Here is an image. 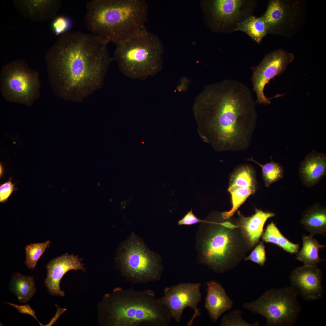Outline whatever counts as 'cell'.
Returning a JSON list of instances; mask_svg holds the SVG:
<instances>
[{"instance_id": "9a60e30c", "label": "cell", "mask_w": 326, "mask_h": 326, "mask_svg": "<svg viewBox=\"0 0 326 326\" xmlns=\"http://www.w3.org/2000/svg\"><path fill=\"white\" fill-rule=\"evenodd\" d=\"M13 4L25 19L42 22L54 20L62 3L59 0H16Z\"/></svg>"}, {"instance_id": "6da1fadb", "label": "cell", "mask_w": 326, "mask_h": 326, "mask_svg": "<svg viewBox=\"0 0 326 326\" xmlns=\"http://www.w3.org/2000/svg\"><path fill=\"white\" fill-rule=\"evenodd\" d=\"M193 110L201 138L218 151L249 147L256 124L255 103L245 85L231 80L208 85Z\"/></svg>"}, {"instance_id": "4fadbf2b", "label": "cell", "mask_w": 326, "mask_h": 326, "mask_svg": "<svg viewBox=\"0 0 326 326\" xmlns=\"http://www.w3.org/2000/svg\"><path fill=\"white\" fill-rule=\"evenodd\" d=\"M322 273L317 267L303 265L292 270L289 276L292 285L297 294L305 300L321 298L323 290L321 285Z\"/></svg>"}, {"instance_id": "ba28073f", "label": "cell", "mask_w": 326, "mask_h": 326, "mask_svg": "<svg viewBox=\"0 0 326 326\" xmlns=\"http://www.w3.org/2000/svg\"><path fill=\"white\" fill-rule=\"evenodd\" d=\"M297 293L292 286L268 289L243 307L264 317L268 326H291L296 322L301 308Z\"/></svg>"}, {"instance_id": "4316f807", "label": "cell", "mask_w": 326, "mask_h": 326, "mask_svg": "<svg viewBox=\"0 0 326 326\" xmlns=\"http://www.w3.org/2000/svg\"><path fill=\"white\" fill-rule=\"evenodd\" d=\"M255 190L249 188L238 187L228 190L231 195L232 207L229 211L222 213V218L227 219L232 216L238 208Z\"/></svg>"}, {"instance_id": "2e32d148", "label": "cell", "mask_w": 326, "mask_h": 326, "mask_svg": "<svg viewBox=\"0 0 326 326\" xmlns=\"http://www.w3.org/2000/svg\"><path fill=\"white\" fill-rule=\"evenodd\" d=\"M206 285L205 306L215 323L224 313L232 308L233 302L219 282L212 280L207 281Z\"/></svg>"}, {"instance_id": "1f68e13d", "label": "cell", "mask_w": 326, "mask_h": 326, "mask_svg": "<svg viewBox=\"0 0 326 326\" xmlns=\"http://www.w3.org/2000/svg\"><path fill=\"white\" fill-rule=\"evenodd\" d=\"M15 190L14 184L12 183L11 179L10 177L8 181L0 185V202L4 203L6 202L13 191Z\"/></svg>"}, {"instance_id": "8fae6325", "label": "cell", "mask_w": 326, "mask_h": 326, "mask_svg": "<svg viewBox=\"0 0 326 326\" xmlns=\"http://www.w3.org/2000/svg\"><path fill=\"white\" fill-rule=\"evenodd\" d=\"M201 287L200 283H181L166 287L164 295L158 299L178 323L181 320L184 309L187 307L192 308L194 313L187 324L191 326L195 319L201 315L198 307L201 300Z\"/></svg>"}, {"instance_id": "277c9868", "label": "cell", "mask_w": 326, "mask_h": 326, "mask_svg": "<svg viewBox=\"0 0 326 326\" xmlns=\"http://www.w3.org/2000/svg\"><path fill=\"white\" fill-rule=\"evenodd\" d=\"M148 10L143 0H92L85 22L92 34L115 43L144 26Z\"/></svg>"}, {"instance_id": "44dd1931", "label": "cell", "mask_w": 326, "mask_h": 326, "mask_svg": "<svg viewBox=\"0 0 326 326\" xmlns=\"http://www.w3.org/2000/svg\"><path fill=\"white\" fill-rule=\"evenodd\" d=\"M243 2L237 0L213 1L211 9L213 19L220 23L232 21L240 14Z\"/></svg>"}, {"instance_id": "f1b7e54d", "label": "cell", "mask_w": 326, "mask_h": 326, "mask_svg": "<svg viewBox=\"0 0 326 326\" xmlns=\"http://www.w3.org/2000/svg\"><path fill=\"white\" fill-rule=\"evenodd\" d=\"M242 311L239 309L234 310L225 314L221 319L220 326H258L259 323L256 322L249 323L242 317Z\"/></svg>"}, {"instance_id": "9c48e42d", "label": "cell", "mask_w": 326, "mask_h": 326, "mask_svg": "<svg viewBox=\"0 0 326 326\" xmlns=\"http://www.w3.org/2000/svg\"><path fill=\"white\" fill-rule=\"evenodd\" d=\"M0 89L9 101L30 106L40 96L39 74L27 62L17 59L4 65L0 74Z\"/></svg>"}, {"instance_id": "30bf717a", "label": "cell", "mask_w": 326, "mask_h": 326, "mask_svg": "<svg viewBox=\"0 0 326 326\" xmlns=\"http://www.w3.org/2000/svg\"><path fill=\"white\" fill-rule=\"evenodd\" d=\"M306 4L302 0L270 1L261 17L267 25L268 33L286 37L294 36L305 21Z\"/></svg>"}, {"instance_id": "603a6c76", "label": "cell", "mask_w": 326, "mask_h": 326, "mask_svg": "<svg viewBox=\"0 0 326 326\" xmlns=\"http://www.w3.org/2000/svg\"><path fill=\"white\" fill-rule=\"evenodd\" d=\"M262 236L263 241L276 245L290 254L297 253L300 248L299 244L292 242L284 237L273 222L268 225Z\"/></svg>"}, {"instance_id": "f546056e", "label": "cell", "mask_w": 326, "mask_h": 326, "mask_svg": "<svg viewBox=\"0 0 326 326\" xmlns=\"http://www.w3.org/2000/svg\"><path fill=\"white\" fill-rule=\"evenodd\" d=\"M72 26L71 21L69 18L61 16L56 17L51 24L52 30L56 35L60 36L66 32Z\"/></svg>"}, {"instance_id": "8992f818", "label": "cell", "mask_w": 326, "mask_h": 326, "mask_svg": "<svg viewBox=\"0 0 326 326\" xmlns=\"http://www.w3.org/2000/svg\"><path fill=\"white\" fill-rule=\"evenodd\" d=\"M217 224L202 241L200 261L215 272L222 273L237 266L245 255L241 252L242 242L235 231L237 228L231 229Z\"/></svg>"}, {"instance_id": "ffe728a7", "label": "cell", "mask_w": 326, "mask_h": 326, "mask_svg": "<svg viewBox=\"0 0 326 326\" xmlns=\"http://www.w3.org/2000/svg\"><path fill=\"white\" fill-rule=\"evenodd\" d=\"M9 286L11 291L22 303H26L30 300L36 290L33 276L24 275L17 272L12 275Z\"/></svg>"}, {"instance_id": "836d02e7", "label": "cell", "mask_w": 326, "mask_h": 326, "mask_svg": "<svg viewBox=\"0 0 326 326\" xmlns=\"http://www.w3.org/2000/svg\"><path fill=\"white\" fill-rule=\"evenodd\" d=\"M5 303L9 304L14 307L18 310L20 313L28 314L31 316L38 322V323L41 326L43 325L38 321L35 312L31 307L29 304H27L25 305H21L9 302H5Z\"/></svg>"}, {"instance_id": "5b68a950", "label": "cell", "mask_w": 326, "mask_h": 326, "mask_svg": "<svg viewBox=\"0 0 326 326\" xmlns=\"http://www.w3.org/2000/svg\"><path fill=\"white\" fill-rule=\"evenodd\" d=\"M115 44L114 60L126 76L142 80L162 69L163 44L145 26Z\"/></svg>"}, {"instance_id": "d6a6232c", "label": "cell", "mask_w": 326, "mask_h": 326, "mask_svg": "<svg viewBox=\"0 0 326 326\" xmlns=\"http://www.w3.org/2000/svg\"><path fill=\"white\" fill-rule=\"evenodd\" d=\"M203 222L194 214L191 209L178 221V224L179 225H190Z\"/></svg>"}, {"instance_id": "3957f363", "label": "cell", "mask_w": 326, "mask_h": 326, "mask_svg": "<svg viewBox=\"0 0 326 326\" xmlns=\"http://www.w3.org/2000/svg\"><path fill=\"white\" fill-rule=\"evenodd\" d=\"M98 319L106 326H167L172 317L150 289H114L98 305Z\"/></svg>"}, {"instance_id": "e0dca14e", "label": "cell", "mask_w": 326, "mask_h": 326, "mask_svg": "<svg viewBox=\"0 0 326 326\" xmlns=\"http://www.w3.org/2000/svg\"><path fill=\"white\" fill-rule=\"evenodd\" d=\"M238 223L239 227L251 247H253L259 241L263 233V228L269 218L274 216L276 214L265 212L255 208L254 214L249 217L240 215Z\"/></svg>"}, {"instance_id": "7c38bea8", "label": "cell", "mask_w": 326, "mask_h": 326, "mask_svg": "<svg viewBox=\"0 0 326 326\" xmlns=\"http://www.w3.org/2000/svg\"><path fill=\"white\" fill-rule=\"evenodd\" d=\"M294 58V54L278 49L267 54L262 61L253 69L252 80L259 104H270V99L265 95L266 85L275 77L283 73Z\"/></svg>"}, {"instance_id": "4dcf8cb0", "label": "cell", "mask_w": 326, "mask_h": 326, "mask_svg": "<svg viewBox=\"0 0 326 326\" xmlns=\"http://www.w3.org/2000/svg\"><path fill=\"white\" fill-rule=\"evenodd\" d=\"M245 260H251L262 266H264L267 259L264 243L260 242Z\"/></svg>"}, {"instance_id": "d6986e66", "label": "cell", "mask_w": 326, "mask_h": 326, "mask_svg": "<svg viewBox=\"0 0 326 326\" xmlns=\"http://www.w3.org/2000/svg\"><path fill=\"white\" fill-rule=\"evenodd\" d=\"M305 229L311 235L326 233V210L324 208L314 205L305 211L300 221Z\"/></svg>"}, {"instance_id": "cb8c5ba5", "label": "cell", "mask_w": 326, "mask_h": 326, "mask_svg": "<svg viewBox=\"0 0 326 326\" xmlns=\"http://www.w3.org/2000/svg\"><path fill=\"white\" fill-rule=\"evenodd\" d=\"M235 30L246 33L257 43L260 42L268 33L267 27L263 18L253 16L238 24Z\"/></svg>"}, {"instance_id": "52a82bcc", "label": "cell", "mask_w": 326, "mask_h": 326, "mask_svg": "<svg viewBox=\"0 0 326 326\" xmlns=\"http://www.w3.org/2000/svg\"><path fill=\"white\" fill-rule=\"evenodd\" d=\"M121 273L133 283L159 280L162 267L159 258L134 234L123 243L117 258Z\"/></svg>"}, {"instance_id": "ac0fdd59", "label": "cell", "mask_w": 326, "mask_h": 326, "mask_svg": "<svg viewBox=\"0 0 326 326\" xmlns=\"http://www.w3.org/2000/svg\"><path fill=\"white\" fill-rule=\"evenodd\" d=\"M326 171V159L320 153L313 152L307 155L299 168L301 179L310 187L316 184L324 176Z\"/></svg>"}, {"instance_id": "83f0119b", "label": "cell", "mask_w": 326, "mask_h": 326, "mask_svg": "<svg viewBox=\"0 0 326 326\" xmlns=\"http://www.w3.org/2000/svg\"><path fill=\"white\" fill-rule=\"evenodd\" d=\"M51 242L49 240L41 243L30 244L25 247L26 258L25 264L29 269L33 270L37 263Z\"/></svg>"}, {"instance_id": "7a4b0ae2", "label": "cell", "mask_w": 326, "mask_h": 326, "mask_svg": "<svg viewBox=\"0 0 326 326\" xmlns=\"http://www.w3.org/2000/svg\"><path fill=\"white\" fill-rule=\"evenodd\" d=\"M108 43L78 31L60 35L45 56L54 93L65 100L80 102L101 88L114 60L109 54Z\"/></svg>"}, {"instance_id": "5bb4252c", "label": "cell", "mask_w": 326, "mask_h": 326, "mask_svg": "<svg viewBox=\"0 0 326 326\" xmlns=\"http://www.w3.org/2000/svg\"><path fill=\"white\" fill-rule=\"evenodd\" d=\"M47 276L44 284L50 293L55 296H64L65 293L60 288L61 280L70 270L85 269L81 260L73 254L66 253L51 260L46 266Z\"/></svg>"}, {"instance_id": "7402d4cb", "label": "cell", "mask_w": 326, "mask_h": 326, "mask_svg": "<svg viewBox=\"0 0 326 326\" xmlns=\"http://www.w3.org/2000/svg\"><path fill=\"white\" fill-rule=\"evenodd\" d=\"M302 241V248L296 255L297 260L302 262L303 265L312 267H317L319 262L324 260L319 257L318 251L325 245L321 244L311 235H303Z\"/></svg>"}, {"instance_id": "e575fe53", "label": "cell", "mask_w": 326, "mask_h": 326, "mask_svg": "<svg viewBox=\"0 0 326 326\" xmlns=\"http://www.w3.org/2000/svg\"><path fill=\"white\" fill-rule=\"evenodd\" d=\"M55 305L57 308L56 312L55 315L51 320L49 323L47 324L46 325H45L44 326H51V325H52L56 321L60 315L63 313V312L66 310V308H61L58 306L56 304H55Z\"/></svg>"}, {"instance_id": "484cf974", "label": "cell", "mask_w": 326, "mask_h": 326, "mask_svg": "<svg viewBox=\"0 0 326 326\" xmlns=\"http://www.w3.org/2000/svg\"><path fill=\"white\" fill-rule=\"evenodd\" d=\"M247 160L255 162L261 168L262 174L265 185L267 187L275 183L283 177V171L282 167L278 163L272 161L265 165H261L255 161L253 158L248 159Z\"/></svg>"}, {"instance_id": "d4e9b609", "label": "cell", "mask_w": 326, "mask_h": 326, "mask_svg": "<svg viewBox=\"0 0 326 326\" xmlns=\"http://www.w3.org/2000/svg\"><path fill=\"white\" fill-rule=\"evenodd\" d=\"M254 172L249 165H244L237 168L232 174L228 189L238 187L249 188L255 190Z\"/></svg>"}, {"instance_id": "d590c367", "label": "cell", "mask_w": 326, "mask_h": 326, "mask_svg": "<svg viewBox=\"0 0 326 326\" xmlns=\"http://www.w3.org/2000/svg\"><path fill=\"white\" fill-rule=\"evenodd\" d=\"M218 223L222 226L231 229H235L239 227L238 225H236L229 221Z\"/></svg>"}]
</instances>
